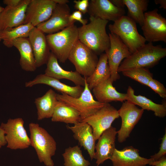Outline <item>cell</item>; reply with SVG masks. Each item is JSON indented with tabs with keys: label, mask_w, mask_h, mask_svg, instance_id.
Listing matches in <instances>:
<instances>
[{
	"label": "cell",
	"mask_w": 166,
	"mask_h": 166,
	"mask_svg": "<svg viewBox=\"0 0 166 166\" xmlns=\"http://www.w3.org/2000/svg\"><path fill=\"white\" fill-rule=\"evenodd\" d=\"M89 22L78 28V40L97 55L109 47L110 38L106 27L108 21L90 16Z\"/></svg>",
	"instance_id": "obj_1"
},
{
	"label": "cell",
	"mask_w": 166,
	"mask_h": 166,
	"mask_svg": "<svg viewBox=\"0 0 166 166\" xmlns=\"http://www.w3.org/2000/svg\"><path fill=\"white\" fill-rule=\"evenodd\" d=\"M166 56V48L148 42L138 49L121 63L118 72L136 68H151Z\"/></svg>",
	"instance_id": "obj_2"
},
{
	"label": "cell",
	"mask_w": 166,
	"mask_h": 166,
	"mask_svg": "<svg viewBox=\"0 0 166 166\" xmlns=\"http://www.w3.org/2000/svg\"><path fill=\"white\" fill-rule=\"evenodd\" d=\"M30 146L35 149L39 160L46 166H54L52 159L56 152L57 144L53 138L39 124H29Z\"/></svg>",
	"instance_id": "obj_3"
},
{
	"label": "cell",
	"mask_w": 166,
	"mask_h": 166,
	"mask_svg": "<svg viewBox=\"0 0 166 166\" xmlns=\"http://www.w3.org/2000/svg\"><path fill=\"white\" fill-rule=\"evenodd\" d=\"M50 50L62 63H65L78 40V27L73 24L57 32L46 36Z\"/></svg>",
	"instance_id": "obj_4"
},
{
	"label": "cell",
	"mask_w": 166,
	"mask_h": 166,
	"mask_svg": "<svg viewBox=\"0 0 166 166\" xmlns=\"http://www.w3.org/2000/svg\"><path fill=\"white\" fill-rule=\"evenodd\" d=\"M109 29L121 39L131 53L145 44L146 40L138 32L136 23L127 16L124 15L109 25Z\"/></svg>",
	"instance_id": "obj_5"
},
{
	"label": "cell",
	"mask_w": 166,
	"mask_h": 166,
	"mask_svg": "<svg viewBox=\"0 0 166 166\" xmlns=\"http://www.w3.org/2000/svg\"><path fill=\"white\" fill-rule=\"evenodd\" d=\"M76 71L84 77L91 76L97 64V55L79 40L73 48L68 59Z\"/></svg>",
	"instance_id": "obj_6"
},
{
	"label": "cell",
	"mask_w": 166,
	"mask_h": 166,
	"mask_svg": "<svg viewBox=\"0 0 166 166\" xmlns=\"http://www.w3.org/2000/svg\"><path fill=\"white\" fill-rule=\"evenodd\" d=\"M85 78L84 90L79 97H73L64 93H57L56 95L58 101L64 102L79 112L81 121L94 114L106 104L94 99Z\"/></svg>",
	"instance_id": "obj_7"
},
{
	"label": "cell",
	"mask_w": 166,
	"mask_h": 166,
	"mask_svg": "<svg viewBox=\"0 0 166 166\" xmlns=\"http://www.w3.org/2000/svg\"><path fill=\"white\" fill-rule=\"evenodd\" d=\"M0 126L5 132L7 148L12 150L22 149L30 146V138L22 118H10L6 123H2Z\"/></svg>",
	"instance_id": "obj_8"
},
{
	"label": "cell",
	"mask_w": 166,
	"mask_h": 166,
	"mask_svg": "<svg viewBox=\"0 0 166 166\" xmlns=\"http://www.w3.org/2000/svg\"><path fill=\"white\" fill-rule=\"evenodd\" d=\"M143 25L141 27L146 41L152 43L158 41L166 42V19L155 8L145 12Z\"/></svg>",
	"instance_id": "obj_9"
},
{
	"label": "cell",
	"mask_w": 166,
	"mask_h": 166,
	"mask_svg": "<svg viewBox=\"0 0 166 166\" xmlns=\"http://www.w3.org/2000/svg\"><path fill=\"white\" fill-rule=\"evenodd\" d=\"M118 110L119 117H121L122 120L121 126L117 131L118 141L122 143L129 136L133 128L141 119L144 110L125 101L123 102Z\"/></svg>",
	"instance_id": "obj_10"
},
{
	"label": "cell",
	"mask_w": 166,
	"mask_h": 166,
	"mask_svg": "<svg viewBox=\"0 0 166 166\" xmlns=\"http://www.w3.org/2000/svg\"><path fill=\"white\" fill-rule=\"evenodd\" d=\"M119 117L118 110L109 103L81 122H86L91 126L96 140L104 131L112 126L114 121Z\"/></svg>",
	"instance_id": "obj_11"
},
{
	"label": "cell",
	"mask_w": 166,
	"mask_h": 166,
	"mask_svg": "<svg viewBox=\"0 0 166 166\" xmlns=\"http://www.w3.org/2000/svg\"><path fill=\"white\" fill-rule=\"evenodd\" d=\"M110 42L109 48L105 52L106 54L112 82L120 78L118 69L121 61L131 53L118 37L110 33L109 34Z\"/></svg>",
	"instance_id": "obj_12"
},
{
	"label": "cell",
	"mask_w": 166,
	"mask_h": 166,
	"mask_svg": "<svg viewBox=\"0 0 166 166\" xmlns=\"http://www.w3.org/2000/svg\"><path fill=\"white\" fill-rule=\"evenodd\" d=\"M70 14V8L67 4H56L50 18L36 27L44 34L57 32L74 23L69 20Z\"/></svg>",
	"instance_id": "obj_13"
},
{
	"label": "cell",
	"mask_w": 166,
	"mask_h": 166,
	"mask_svg": "<svg viewBox=\"0 0 166 166\" xmlns=\"http://www.w3.org/2000/svg\"><path fill=\"white\" fill-rule=\"evenodd\" d=\"M56 4L53 0H31L26 13L24 24L36 27L50 17Z\"/></svg>",
	"instance_id": "obj_14"
},
{
	"label": "cell",
	"mask_w": 166,
	"mask_h": 166,
	"mask_svg": "<svg viewBox=\"0 0 166 166\" xmlns=\"http://www.w3.org/2000/svg\"><path fill=\"white\" fill-rule=\"evenodd\" d=\"M87 13L90 16L114 22L124 15L125 10L115 6L110 0H91Z\"/></svg>",
	"instance_id": "obj_15"
},
{
	"label": "cell",
	"mask_w": 166,
	"mask_h": 166,
	"mask_svg": "<svg viewBox=\"0 0 166 166\" xmlns=\"http://www.w3.org/2000/svg\"><path fill=\"white\" fill-rule=\"evenodd\" d=\"M139 152L132 146L120 150L115 148L110 160L113 166H146L154 161L141 156Z\"/></svg>",
	"instance_id": "obj_16"
},
{
	"label": "cell",
	"mask_w": 166,
	"mask_h": 166,
	"mask_svg": "<svg viewBox=\"0 0 166 166\" xmlns=\"http://www.w3.org/2000/svg\"><path fill=\"white\" fill-rule=\"evenodd\" d=\"M117 131L116 128L111 126L104 131L98 138L95 147L94 159L97 166L110 159L116 148L115 141Z\"/></svg>",
	"instance_id": "obj_17"
},
{
	"label": "cell",
	"mask_w": 166,
	"mask_h": 166,
	"mask_svg": "<svg viewBox=\"0 0 166 166\" xmlns=\"http://www.w3.org/2000/svg\"><path fill=\"white\" fill-rule=\"evenodd\" d=\"M31 0H22L15 6H6L0 13V31L23 24L27 7Z\"/></svg>",
	"instance_id": "obj_18"
},
{
	"label": "cell",
	"mask_w": 166,
	"mask_h": 166,
	"mask_svg": "<svg viewBox=\"0 0 166 166\" xmlns=\"http://www.w3.org/2000/svg\"><path fill=\"white\" fill-rule=\"evenodd\" d=\"M28 38L32 49L37 68L46 64L50 52L46 36L36 27H34Z\"/></svg>",
	"instance_id": "obj_19"
},
{
	"label": "cell",
	"mask_w": 166,
	"mask_h": 166,
	"mask_svg": "<svg viewBox=\"0 0 166 166\" xmlns=\"http://www.w3.org/2000/svg\"><path fill=\"white\" fill-rule=\"evenodd\" d=\"M46 64L44 73L46 75L58 80L66 79L73 82L76 85L84 87L85 77L76 71H68L64 69L59 64L56 57L51 52Z\"/></svg>",
	"instance_id": "obj_20"
},
{
	"label": "cell",
	"mask_w": 166,
	"mask_h": 166,
	"mask_svg": "<svg viewBox=\"0 0 166 166\" xmlns=\"http://www.w3.org/2000/svg\"><path fill=\"white\" fill-rule=\"evenodd\" d=\"M39 84L49 85L61 93H64L75 98L80 97L83 91L84 87L76 85L71 86L66 85L59 80L47 76L45 74L38 75L32 80L26 82L25 86L30 87Z\"/></svg>",
	"instance_id": "obj_21"
},
{
	"label": "cell",
	"mask_w": 166,
	"mask_h": 166,
	"mask_svg": "<svg viewBox=\"0 0 166 166\" xmlns=\"http://www.w3.org/2000/svg\"><path fill=\"white\" fill-rule=\"evenodd\" d=\"M73 133L74 138L88 152L91 160L94 159L96 140L91 126L85 122H80L73 126H67Z\"/></svg>",
	"instance_id": "obj_22"
},
{
	"label": "cell",
	"mask_w": 166,
	"mask_h": 166,
	"mask_svg": "<svg viewBox=\"0 0 166 166\" xmlns=\"http://www.w3.org/2000/svg\"><path fill=\"white\" fill-rule=\"evenodd\" d=\"M110 77L99 83L92 89L98 101L104 104L113 101L123 102L126 100L127 94L118 92L113 85Z\"/></svg>",
	"instance_id": "obj_23"
},
{
	"label": "cell",
	"mask_w": 166,
	"mask_h": 166,
	"mask_svg": "<svg viewBox=\"0 0 166 166\" xmlns=\"http://www.w3.org/2000/svg\"><path fill=\"white\" fill-rule=\"evenodd\" d=\"M20 54L19 64L21 68L27 72H34L37 68L32 49L28 38H20L12 43Z\"/></svg>",
	"instance_id": "obj_24"
},
{
	"label": "cell",
	"mask_w": 166,
	"mask_h": 166,
	"mask_svg": "<svg viewBox=\"0 0 166 166\" xmlns=\"http://www.w3.org/2000/svg\"><path fill=\"white\" fill-rule=\"evenodd\" d=\"M126 100L135 105H138L141 109L154 112L157 117L163 118L166 115V101H163L161 104H156L146 97L140 95L135 94L134 89L129 86L127 90Z\"/></svg>",
	"instance_id": "obj_25"
},
{
	"label": "cell",
	"mask_w": 166,
	"mask_h": 166,
	"mask_svg": "<svg viewBox=\"0 0 166 166\" xmlns=\"http://www.w3.org/2000/svg\"><path fill=\"white\" fill-rule=\"evenodd\" d=\"M57 94L50 89L43 96L35 99L34 103L37 110L38 120L51 118L58 101Z\"/></svg>",
	"instance_id": "obj_26"
},
{
	"label": "cell",
	"mask_w": 166,
	"mask_h": 166,
	"mask_svg": "<svg viewBox=\"0 0 166 166\" xmlns=\"http://www.w3.org/2000/svg\"><path fill=\"white\" fill-rule=\"evenodd\" d=\"M51 121L74 124L81 121L79 112L64 102L58 101L55 107Z\"/></svg>",
	"instance_id": "obj_27"
},
{
	"label": "cell",
	"mask_w": 166,
	"mask_h": 166,
	"mask_svg": "<svg viewBox=\"0 0 166 166\" xmlns=\"http://www.w3.org/2000/svg\"><path fill=\"white\" fill-rule=\"evenodd\" d=\"M111 73L106 54L100 55L97 66L92 74L86 77L89 88L91 90L97 85L110 77Z\"/></svg>",
	"instance_id": "obj_28"
},
{
	"label": "cell",
	"mask_w": 166,
	"mask_h": 166,
	"mask_svg": "<svg viewBox=\"0 0 166 166\" xmlns=\"http://www.w3.org/2000/svg\"><path fill=\"white\" fill-rule=\"evenodd\" d=\"M34 27L31 24L27 23L7 29L0 31V37L4 45L10 48L13 47L12 43L15 40L20 38H28Z\"/></svg>",
	"instance_id": "obj_29"
},
{
	"label": "cell",
	"mask_w": 166,
	"mask_h": 166,
	"mask_svg": "<svg viewBox=\"0 0 166 166\" xmlns=\"http://www.w3.org/2000/svg\"><path fill=\"white\" fill-rule=\"evenodd\" d=\"M128 9V16L138 23L141 27L144 19L149 2L148 0H123Z\"/></svg>",
	"instance_id": "obj_30"
},
{
	"label": "cell",
	"mask_w": 166,
	"mask_h": 166,
	"mask_svg": "<svg viewBox=\"0 0 166 166\" xmlns=\"http://www.w3.org/2000/svg\"><path fill=\"white\" fill-rule=\"evenodd\" d=\"M65 166H89V162L85 159L78 145L66 148L62 154Z\"/></svg>",
	"instance_id": "obj_31"
},
{
	"label": "cell",
	"mask_w": 166,
	"mask_h": 166,
	"mask_svg": "<svg viewBox=\"0 0 166 166\" xmlns=\"http://www.w3.org/2000/svg\"><path fill=\"white\" fill-rule=\"evenodd\" d=\"M124 76L129 77L140 83L147 86L149 81L153 78V74L147 68H136L122 72Z\"/></svg>",
	"instance_id": "obj_32"
},
{
	"label": "cell",
	"mask_w": 166,
	"mask_h": 166,
	"mask_svg": "<svg viewBox=\"0 0 166 166\" xmlns=\"http://www.w3.org/2000/svg\"><path fill=\"white\" fill-rule=\"evenodd\" d=\"M147 86L157 93L161 98L166 99V88L163 84L159 81L152 78L149 81Z\"/></svg>",
	"instance_id": "obj_33"
},
{
	"label": "cell",
	"mask_w": 166,
	"mask_h": 166,
	"mask_svg": "<svg viewBox=\"0 0 166 166\" xmlns=\"http://www.w3.org/2000/svg\"><path fill=\"white\" fill-rule=\"evenodd\" d=\"M161 142L160 145V148L159 152L151 156V158L154 161L157 160L165 156L166 154V132L163 137L161 139Z\"/></svg>",
	"instance_id": "obj_34"
},
{
	"label": "cell",
	"mask_w": 166,
	"mask_h": 166,
	"mask_svg": "<svg viewBox=\"0 0 166 166\" xmlns=\"http://www.w3.org/2000/svg\"><path fill=\"white\" fill-rule=\"evenodd\" d=\"M73 2L74 8L83 14L87 13L89 4L88 0H75Z\"/></svg>",
	"instance_id": "obj_35"
},
{
	"label": "cell",
	"mask_w": 166,
	"mask_h": 166,
	"mask_svg": "<svg viewBox=\"0 0 166 166\" xmlns=\"http://www.w3.org/2000/svg\"><path fill=\"white\" fill-rule=\"evenodd\" d=\"M69 20L72 23H75L76 21L79 22L82 24V26L85 25L87 23V20L83 19L82 13L77 10L70 14L69 17Z\"/></svg>",
	"instance_id": "obj_36"
},
{
	"label": "cell",
	"mask_w": 166,
	"mask_h": 166,
	"mask_svg": "<svg viewBox=\"0 0 166 166\" xmlns=\"http://www.w3.org/2000/svg\"><path fill=\"white\" fill-rule=\"evenodd\" d=\"M152 166H166V157L165 156L156 161H153L149 164Z\"/></svg>",
	"instance_id": "obj_37"
},
{
	"label": "cell",
	"mask_w": 166,
	"mask_h": 166,
	"mask_svg": "<svg viewBox=\"0 0 166 166\" xmlns=\"http://www.w3.org/2000/svg\"><path fill=\"white\" fill-rule=\"evenodd\" d=\"M7 144L5 131L0 125V148Z\"/></svg>",
	"instance_id": "obj_38"
},
{
	"label": "cell",
	"mask_w": 166,
	"mask_h": 166,
	"mask_svg": "<svg viewBox=\"0 0 166 166\" xmlns=\"http://www.w3.org/2000/svg\"><path fill=\"white\" fill-rule=\"evenodd\" d=\"M22 0H4L3 3L6 6H15L18 5Z\"/></svg>",
	"instance_id": "obj_39"
},
{
	"label": "cell",
	"mask_w": 166,
	"mask_h": 166,
	"mask_svg": "<svg viewBox=\"0 0 166 166\" xmlns=\"http://www.w3.org/2000/svg\"><path fill=\"white\" fill-rule=\"evenodd\" d=\"M116 6L119 8H124L125 5L123 0H110Z\"/></svg>",
	"instance_id": "obj_40"
},
{
	"label": "cell",
	"mask_w": 166,
	"mask_h": 166,
	"mask_svg": "<svg viewBox=\"0 0 166 166\" xmlns=\"http://www.w3.org/2000/svg\"><path fill=\"white\" fill-rule=\"evenodd\" d=\"M154 2L156 4L160 5L159 8L166 9V0H155Z\"/></svg>",
	"instance_id": "obj_41"
},
{
	"label": "cell",
	"mask_w": 166,
	"mask_h": 166,
	"mask_svg": "<svg viewBox=\"0 0 166 166\" xmlns=\"http://www.w3.org/2000/svg\"><path fill=\"white\" fill-rule=\"evenodd\" d=\"M56 4L60 5H63L67 4L69 2L68 0H53Z\"/></svg>",
	"instance_id": "obj_42"
},
{
	"label": "cell",
	"mask_w": 166,
	"mask_h": 166,
	"mask_svg": "<svg viewBox=\"0 0 166 166\" xmlns=\"http://www.w3.org/2000/svg\"><path fill=\"white\" fill-rule=\"evenodd\" d=\"M4 8L1 6L0 4V13L3 10Z\"/></svg>",
	"instance_id": "obj_43"
},
{
	"label": "cell",
	"mask_w": 166,
	"mask_h": 166,
	"mask_svg": "<svg viewBox=\"0 0 166 166\" xmlns=\"http://www.w3.org/2000/svg\"><path fill=\"white\" fill-rule=\"evenodd\" d=\"M1 41H2V39H1V37H0V42Z\"/></svg>",
	"instance_id": "obj_44"
}]
</instances>
